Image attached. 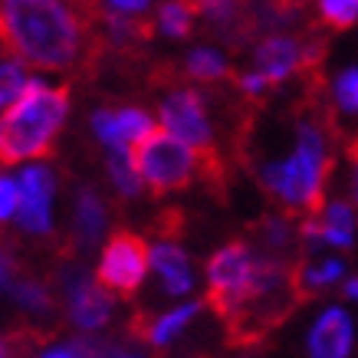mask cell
<instances>
[{
    "label": "cell",
    "mask_w": 358,
    "mask_h": 358,
    "mask_svg": "<svg viewBox=\"0 0 358 358\" xmlns=\"http://www.w3.org/2000/svg\"><path fill=\"white\" fill-rule=\"evenodd\" d=\"M197 13H204L210 23H217V27H234L240 20V10H243V3L240 0H194Z\"/></svg>",
    "instance_id": "cb8c5ba5"
},
{
    "label": "cell",
    "mask_w": 358,
    "mask_h": 358,
    "mask_svg": "<svg viewBox=\"0 0 358 358\" xmlns=\"http://www.w3.org/2000/svg\"><path fill=\"white\" fill-rule=\"evenodd\" d=\"M20 210H17V224L20 230L40 237V234H50L53 227V191H56V178L46 164H27L20 168Z\"/></svg>",
    "instance_id": "ba28073f"
},
{
    "label": "cell",
    "mask_w": 358,
    "mask_h": 358,
    "mask_svg": "<svg viewBox=\"0 0 358 358\" xmlns=\"http://www.w3.org/2000/svg\"><path fill=\"white\" fill-rule=\"evenodd\" d=\"M237 86H240V92H247V96H263L273 83L263 76L260 69H253V73H243V76L237 79Z\"/></svg>",
    "instance_id": "83f0119b"
},
{
    "label": "cell",
    "mask_w": 358,
    "mask_h": 358,
    "mask_svg": "<svg viewBox=\"0 0 358 358\" xmlns=\"http://www.w3.org/2000/svg\"><path fill=\"white\" fill-rule=\"evenodd\" d=\"M20 201H23L20 181H17V178H10V174H0V227H3L7 220L17 217Z\"/></svg>",
    "instance_id": "d4e9b609"
},
{
    "label": "cell",
    "mask_w": 358,
    "mask_h": 358,
    "mask_svg": "<svg viewBox=\"0 0 358 358\" xmlns=\"http://www.w3.org/2000/svg\"><path fill=\"white\" fill-rule=\"evenodd\" d=\"M131 155H135V164L145 178V187H152L155 194L185 187L197 171V148L174 138L164 129H155L145 141H138Z\"/></svg>",
    "instance_id": "277c9868"
},
{
    "label": "cell",
    "mask_w": 358,
    "mask_h": 358,
    "mask_svg": "<svg viewBox=\"0 0 358 358\" xmlns=\"http://www.w3.org/2000/svg\"><path fill=\"white\" fill-rule=\"evenodd\" d=\"M36 358H96V352L83 342H59V345L43 348Z\"/></svg>",
    "instance_id": "4316f807"
},
{
    "label": "cell",
    "mask_w": 358,
    "mask_h": 358,
    "mask_svg": "<svg viewBox=\"0 0 358 358\" xmlns=\"http://www.w3.org/2000/svg\"><path fill=\"white\" fill-rule=\"evenodd\" d=\"M148 266H152V250L145 247L135 234H115L109 240V247L102 250L96 280L112 293L129 296L145 282Z\"/></svg>",
    "instance_id": "5b68a950"
},
{
    "label": "cell",
    "mask_w": 358,
    "mask_h": 358,
    "mask_svg": "<svg viewBox=\"0 0 358 358\" xmlns=\"http://www.w3.org/2000/svg\"><path fill=\"white\" fill-rule=\"evenodd\" d=\"M152 270L158 273L164 293L171 296H187L194 289V273L187 263L185 250L174 247V243H155L152 247Z\"/></svg>",
    "instance_id": "8fae6325"
},
{
    "label": "cell",
    "mask_w": 358,
    "mask_h": 358,
    "mask_svg": "<svg viewBox=\"0 0 358 358\" xmlns=\"http://www.w3.org/2000/svg\"><path fill=\"white\" fill-rule=\"evenodd\" d=\"M92 131L96 138L109 148V152H135L129 141L122 138V129H119V119H115V109H99L92 115Z\"/></svg>",
    "instance_id": "ffe728a7"
},
{
    "label": "cell",
    "mask_w": 358,
    "mask_h": 358,
    "mask_svg": "<svg viewBox=\"0 0 358 358\" xmlns=\"http://www.w3.org/2000/svg\"><path fill=\"white\" fill-rule=\"evenodd\" d=\"M0 43L40 69H69L86 50V27L63 0H0Z\"/></svg>",
    "instance_id": "6da1fadb"
},
{
    "label": "cell",
    "mask_w": 358,
    "mask_h": 358,
    "mask_svg": "<svg viewBox=\"0 0 358 358\" xmlns=\"http://www.w3.org/2000/svg\"><path fill=\"white\" fill-rule=\"evenodd\" d=\"M319 224H322V243L336 250H352L355 243V210L345 201H329L319 210Z\"/></svg>",
    "instance_id": "7c38bea8"
},
{
    "label": "cell",
    "mask_w": 358,
    "mask_h": 358,
    "mask_svg": "<svg viewBox=\"0 0 358 358\" xmlns=\"http://www.w3.org/2000/svg\"><path fill=\"white\" fill-rule=\"evenodd\" d=\"M106 227V207L92 191H83L76 204V234L83 243H96V237Z\"/></svg>",
    "instance_id": "9a60e30c"
},
{
    "label": "cell",
    "mask_w": 358,
    "mask_h": 358,
    "mask_svg": "<svg viewBox=\"0 0 358 358\" xmlns=\"http://www.w3.org/2000/svg\"><path fill=\"white\" fill-rule=\"evenodd\" d=\"M257 69L270 83H286L296 73H309L322 59V40H299L289 33H270L253 50Z\"/></svg>",
    "instance_id": "8992f818"
},
{
    "label": "cell",
    "mask_w": 358,
    "mask_h": 358,
    "mask_svg": "<svg viewBox=\"0 0 358 358\" xmlns=\"http://www.w3.org/2000/svg\"><path fill=\"white\" fill-rule=\"evenodd\" d=\"M10 276H13L10 260H7V253H0V286H7V282H10Z\"/></svg>",
    "instance_id": "1f68e13d"
},
{
    "label": "cell",
    "mask_w": 358,
    "mask_h": 358,
    "mask_svg": "<svg viewBox=\"0 0 358 358\" xmlns=\"http://www.w3.org/2000/svg\"><path fill=\"white\" fill-rule=\"evenodd\" d=\"M30 79L27 76V69H23V59H0V112H7L17 102V99L27 92L30 86Z\"/></svg>",
    "instance_id": "ac0fdd59"
},
{
    "label": "cell",
    "mask_w": 358,
    "mask_h": 358,
    "mask_svg": "<svg viewBox=\"0 0 358 358\" xmlns=\"http://www.w3.org/2000/svg\"><path fill=\"white\" fill-rule=\"evenodd\" d=\"M109 171L112 181L125 197H138L141 187H145V178H141L138 164H135V155L131 152H109Z\"/></svg>",
    "instance_id": "e0dca14e"
},
{
    "label": "cell",
    "mask_w": 358,
    "mask_h": 358,
    "mask_svg": "<svg viewBox=\"0 0 358 358\" xmlns=\"http://www.w3.org/2000/svg\"><path fill=\"white\" fill-rule=\"evenodd\" d=\"M112 313V289H106L99 280H86L76 276V282L69 286V315L73 326L83 332H96L99 326L109 322Z\"/></svg>",
    "instance_id": "30bf717a"
},
{
    "label": "cell",
    "mask_w": 358,
    "mask_h": 358,
    "mask_svg": "<svg viewBox=\"0 0 358 358\" xmlns=\"http://www.w3.org/2000/svg\"><path fill=\"white\" fill-rule=\"evenodd\" d=\"M342 276H345V263L338 260V257H322V260L299 263V266H296V286H299L303 296L329 289V286H336Z\"/></svg>",
    "instance_id": "4fadbf2b"
},
{
    "label": "cell",
    "mask_w": 358,
    "mask_h": 358,
    "mask_svg": "<svg viewBox=\"0 0 358 358\" xmlns=\"http://www.w3.org/2000/svg\"><path fill=\"white\" fill-rule=\"evenodd\" d=\"M187 73L194 79H204V83H214V79L227 76V59L220 50H210V46H197L194 53L187 56Z\"/></svg>",
    "instance_id": "d6986e66"
},
{
    "label": "cell",
    "mask_w": 358,
    "mask_h": 358,
    "mask_svg": "<svg viewBox=\"0 0 358 358\" xmlns=\"http://www.w3.org/2000/svg\"><path fill=\"white\" fill-rule=\"evenodd\" d=\"M17 303L27 306L30 313H43V309H50V296L36 282H17Z\"/></svg>",
    "instance_id": "484cf974"
},
{
    "label": "cell",
    "mask_w": 358,
    "mask_h": 358,
    "mask_svg": "<svg viewBox=\"0 0 358 358\" xmlns=\"http://www.w3.org/2000/svg\"><path fill=\"white\" fill-rule=\"evenodd\" d=\"M158 122H162L164 131L187 141L197 152L210 148V141H214V131H210V122H207L204 112V99L197 96L194 89H174L158 109Z\"/></svg>",
    "instance_id": "52a82bcc"
},
{
    "label": "cell",
    "mask_w": 358,
    "mask_h": 358,
    "mask_svg": "<svg viewBox=\"0 0 358 358\" xmlns=\"http://www.w3.org/2000/svg\"><path fill=\"white\" fill-rule=\"evenodd\" d=\"M69 115V92L30 79V86L7 112H0V164L33 162L53 148Z\"/></svg>",
    "instance_id": "3957f363"
},
{
    "label": "cell",
    "mask_w": 358,
    "mask_h": 358,
    "mask_svg": "<svg viewBox=\"0 0 358 358\" xmlns=\"http://www.w3.org/2000/svg\"><path fill=\"white\" fill-rule=\"evenodd\" d=\"M332 99L345 115H358V66H348L338 73L336 86H332Z\"/></svg>",
    "instance_id": "603a6c76"
},
{
    "label": "cell",
    "mask_w": 358,
    "mask_h": 358,
    "mask_svg": "<svg viewBox=\"0 0 358 358\" xmlns=\"http://www.w3.org/2000/svg\"><path fill=\"white\" fill-rule=\"evenodd\" d=\"M342 293H345V299L358 303V276H348V280L342 282Z\"/></svg>",
    "instance_id": "4dcf8cb0"
},
{
    "label": "cell",
    "mask_w": 358,
    "mask_h": 358,
    "mask_svg": "<svg viewBox=\"0 0 358 358\" xmlns=\"http://www.w3.org/2000/svg\"><path fill=\"white\" fill-rule=\"evenodd\" d=\"M319 20L332 30H345L358 20V0H315Z\"/></svg>",
    "instance_id": "7402d4cb"
},
{
    "label": "cell",
    "mask_w": 358,
    "mask_h": 358,
    "mask_svg": "<svg viewBox=\"0 0 358 358\" xmlns=\"http://www.w3.org/2000/svg\"><path fill=\"white\" fill-rule=\"evenodd\" d=\"M332 171L329 129H322V115H303L296 125V145L289 158L270 162L260 168V185L280 201L286 210L319 214L322 194Z\"/></svg>",
    "instance_id": "7a4b0ae2"
},
{
    "label": "cell",
    "mask_w": 358,
    "mask_h": 358,
    "mask_svg": "<svg viewBox=\"0 0 358 358\" xmlns=\"http://www.w3.org/2000/svg\"><path fill=\"white\" fill-rule=\"evenodd\" d=\"M112 10H119V13H129V17H138V13L148 10V3L152 0H106Z\"/></svg>",
    "instance_id": "f1b7e54d"
},
{
    "label": "cell",
    "mask_w": 358,
    "mask_h": 358,
    "mask_svg": "<svg viewBox=\"0 0 358 358\" xmlns=\"http://www.w3.org/2000/svg\"><path fill=\"white\" fill-rule=\"evenodd\" d=\"M355 348V322L342 306H329L309 329L306 352L309 358H352Z\"/></svg>",
    "instance_id": "9c48e42d"
},
{
    "label": "cell",
    "mask_w": 358,
    "mask_h": 358,
    "mask_svg": "<svg viewBox=\"0 0 358 358\" xmlns=\"http://www.w3.org/2000/svg\"><path fill=\"white\" fill-rule=\"evenodd\" d=\"M348 164H352V201L358 207V138L348 141Z\"/></svg>",
    "instance_id": "f546056e"
},
{
    "label": "cell",
    "mask_w": 358,
    "mask_h": 358,
    "mask_svg": "<svg viewBox=\"0 0 358 358\" xmlns=\"http://www.w3.org/2000/svg\"><path fill=\"white\" fill-rule=\"evenodd\" d=\"M194 0H168L162 3V10H158V30L164 36H187L191 33V23H194Z\"/></svg>",
    "instance_id": "2e32d148"
},
{
    "label": "cell",
    "mask_w": 358,
    "mask_h": 358,
    "mask_svg": "<svg viewBox=\"0 0 358 358\" xmlns=\"http://www.w3.org/2000/svg\"><path fill=\"white\" fill-rule=\"evenodd\" d=\"M0 358H7V352H3V342H0Z\"/></svg>",
    "instance_id": "d6a6232c"
},
{
    "label": "cell",
    "mask_w": 358,
    "mask_h": 358,
    "mask_svg": "<svg viewBox=\"0 0 358 358\" xmlns=\"http://www.w3.org/2000/svg\"><path fill=\"white\" fill-rule=\"evenodd\" d=\"M115 119H119V129H122V138L129 141L131 148L138 145V141H145L148 135L155 131V122L148 112H141V109H115Z\"/></svg>",
    "instance_id": "44dd1931"
},
{
    "label": "cell",
    "mask_w": 358,
    "mask_h": 358,
    "mask_svg": "<svg viewBox=\"0 0 358 358\" xmlns=\"http://www.w3.org/2000/svg\"><path fill=\"white\" fill-rule=\"evenodd\" d=\"M201 309H204V303H197V299H194V303L174 306L171 313H164L162 319H155L152 326H148V336H145V338H148L152 345H168V342H174V338H178L187 326H191V322H194Z\"/></svg>",
    "instance_id": "5bb4252c"
}]
</instances>
